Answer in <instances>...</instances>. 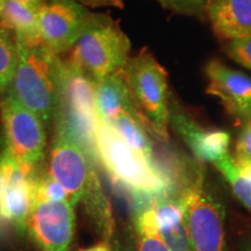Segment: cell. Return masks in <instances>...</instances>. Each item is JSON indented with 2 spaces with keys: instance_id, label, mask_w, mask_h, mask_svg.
Segmentation results:
<instances>
[{
  "instance_id": "cell-13",
  "label": "cell",
  "mask_w": 251,
  "mask_h": 251,
  "mask_svg": "<svg viewBox=\"0 0 251 251\" xmlns=\"http://www.w3.org/2000/svg\"><path fill=\"white\" fill-rule=\"evenodd\" d=\"M0 169L4 178L1 219L15 227L24 228L33 206V184L36 174H29L5 153L0 157Z\"/></svg>"
},
{
  "instance_id": "cell-29",
  "label": "cell",
  "mask_w": 251,
  "mask_h": 251,
  "mask_svg": "<svg viewBox=\"0 0 251 251\" xmlns=\"http://www.w3.org/2000/svg\"><path fill=\"white\" fill-rule=\"evenodd\" d=\"M2 185H4V178H2V172L0 169V220L1 219V194H2Z\"/></svg>"
},
{
  "instance_id": "cell-30",
  "label": "cell",
  "mask_w": 251,
  "mask_h": 251,
  "mask_svg": "<svg viewBox=\"0 0 251 251\" xmlns=\"http://www.w3.org/2000/svg\"><path fill=\"white\" fill-rule=\"evenodd\" d=\"M241 251H251V237L248 238L247 241H244L241 248Z\"/></svg>"
},
{
  "instance_id": "cell-14",
  "label": "cell",
  "mask_w": 251,
  "mask_h": 251,
  "mask_svg": "<svg viewBox=\"0 0 251 251\" xmlns=\"http://www.w3.org/2000/svg\"><path fill=\"white\" fill-rule=\"evenodd\" d=\"M207 19L225 42L251 37V0H209Z\"/></svg>"
},
{
  "instance_id": "cell-19",
  "label": "cell",
  "mask_w": 251,
  "mask_h": 251,
  "mask_svg": "<svg viewBox=\"0 0 251 251\" xmlns=\"http://www.w3.org/2000/svg\"><path fill=\"white\" fill-rule=\"evenodd\" d=\"M19 59L17 36L0 26V96H4L13 79Z\"/></svg>"
},
{
  "instance_id": "cell-26",
  "label": "cell",
  "mask_w": 251,
  "mask_h": 251,
  "mask_svg": "<svg viewBox=\"0 0 251 251\" xmlns=\"http://www.w3.org/2000/svg\"><path fill=\"white\" fill-rule=\"evenodd\" d=\"M235 166H236L237 171L240 172L243 177H246L247 179L251 180V164L250 163H235Z\"/></svg>"
},
{
  "instance_id": "cell-9",
  "label": "cell",
  "mask_w": 251,
  "mask_h": 251,
  "mask_svg": "<svg viewBox=\"0 0 251 251\" xmlns=\"http://www.w3.org/2000/svg\"><path fill=\"white\" fill-rule=\"evenodd\" d=\"M93 14L72 0H47L37 12L41 42L57 55L69 52L83 35Z\"/></svg>"
},
{
  "instance_id": "cell-25",
  "label": "cell",
  "mask_w": 251,
  "mask_h": 251,
  "mask_svg": "<svg viewBox=\"0 0 251 251\" xmlns=\"http://www.w3.org/2000/svg\"><path fill=\"white\" fill-rule=\"evenodd\" d=\"M72 1L78 2V4L85 6V7H115V8H124L125 2L124 0H72Z\"/></svg>"
},
{
  "instance_id": "cell-17",
  "label": "cell",
  "mask_w": 251,
  "mask_h": 251,
  "mask_svg": "<svg viewBox=\"0 0 251 251\" xmlns=\"http://www.w3.org/2000/svg\"><path fill=\"white\" fill-rule=\"evenodd\" d=\"M0 26L15 34L24 42H41L39 15L20 0H5L0 9Z\"/></svg>"
},
{
  "instance_id": "cell-31",
  "label": "cell",
  "mask_w": 251,
  "mask_h": 251,
  "mask_svg": "<svg viewBox=\"0 0 251 251\" xmlns=\"http://www.w3.org/2000/svg\"><path fill=\"white\" fill-rule=\"evenodd\" d=\"M4 1H5V0H0V9H1L2 4H4Z\"/></svg>"
},
{
  "instance_id": "cell-28",
  "label": "cell",
  "mask_w": 251,
  "mask_h": 251,
  "mask_svg": "<svg viewBox=\"0 0 251 251\" xmlns=\"http://www.w3.org/2000/svg\"><path fill=\"white\" fill-rule=\"evenodd\" d=\"M79 251H111V250H109V247L107 243L101 242L98 244H94L92 247L85 248V249H80Z\"/></svg>"
},
{
  "instance_id": "cell-3",
  "label": "cell",
  "mask_w": 251,
  "mask_h": 251,
  "mask_svg": "<svg viewBox=\"0 0 251 251\" xmlns=\"http://www.w3.org/2000/svg\"><path fill=\"white\" fill-rule=\"evenodd\" d=\"M97 84L83 71L65 62L61 97L52 127L75 141L94 164L98 158L99 117L96 99Z\"/></svg>"
},
{
  "instance_id": "cell-16",
  "label": "cell",
  "mask_w": 251,
  "mask_h": 251,
  "mask_svg": "<svg viewBox=\"0 0 251 251\" xmlns=\"http://www.w3.org/2000/svg\"><path fill=\"white\" fill-rule=\"evenodd\" d=\"M103 122L111 126L115 133L135 151L141 153L150 162L155 163V152L148 135V128L136 106L122 109Z\"/></svg>"
},
{
  "instance_id": "cell-7",
  "label": "cell",
  "mask_w": 251,
  "mask_h": 251,
  "mask_svg": "<svg viewBox=\"0 0 251 251\" xmlns=\"http://www.w3.org/2000/svg\"><path fill=\"white\" fill-rule=\"evenodd\" d=\"M203 183L199 168L176 200L183 212L193 251H226L224 208Z\"/></svg>"
},
{
  "instance_id": "cell-6",
  "label": "cell",
  "mask_w": 251,
  "mask_h": 251,
  "mask_svg": "<svg viewBox=\"0 0 251 251\" xmlns=\"http://www.w3.org/2000/svg\"><path fill=\"white\" fill-rule=\"evenodd\" d=\"M98 158L113 184L125 192L169 194L168 184L155 163L128 146L106 122L100 121ZM172 198V197H171Z\"/></svg>"
},
{
  "instance_id": "cell-10",
  "label": "cell",
  "mask_w": 251,
  "mask_h": 251,
  "mask_svg": "<svg viewBox=\"0 0 251 251\" xmlns=\"http://www.w3.org/2000/svg\"><path fill=\"white\" fill-rule=\"evenodd\" d=\"M74 203L36 201L31 206L27 226L42 251H68L75 229Z\"/></svg>"
},
{
  "instance_id": "cell-21",
  "label": "cell",
  "mask_w": 251,
  "mask_h": 251,
  "mask_svg": "<svg viewBox=\"0 0 251 251\" xmlns=\"http://www.w3.org/2000/svg\"><path fill=\"white\" fill-rule=\"evenodd\" d=\"M70 200L65 188L51 175L35 176L33 184V203L36 201Z\"/></svg>"
},
{
  "instance_id": "cell-27",
  "label": "cell",
  "mask_w": 251,
  "mask_h": 251,
  "mask_svg": "<svg viewBox=\"0 0 251 251\" xmlns=\"http://www.w3.org/2000/svg\"><path fill=\"white\" fill-rule=\"evenodd\" d=\"M20 1L25 2V4L29 6V7L35 9L36 12H39V9L42 7L43 4H45L47 0H20Z\"/></svg>"
},
{
  "instance_id": "cell-5",
  "label": "cell",
  "mask_w": 251,
  "mask_h": 251,
  "mask_svg": "<svg viewBox=\"0 0 251 251\" xmlns=\"http://www.w3.org/2000/svg\"><path fill=\"white\" fill-rule=\"evenodd\" d=\"M124 71L131 98L148 130L157 140L168 143L172 96L168 72L148 49L131 56Z\"/></svg>"
},
{
  "instance_id": "cell-15",
  "label": "cell",
  "mask_w": 251,
  "mask_h": 251,
  "mask_svg": "<svg viewBox=\"0 0 251 251\" xmlns=\"http://www.w3.org/2000/svg\"><path fill=\"white\" fill-rule=\"evenodd\" d=\"M157 226L171 251H193L179 203L168 194H158L155 202Z\"/></svg>"
},
{
  "instance_id": "cell-2",
  "label": "cell",
  "mask_w": 251,
  "mask_h": 251,
  "mask_svg": "<svg viewBox=\"0 0 251 251\" xmlns=\"http://www.w3.org/2000/svg\"><path fill=\"white\" fill-rule=\"evenodd\" d=\"M49 174L65 188L74 205L81 201L100 225H111V207L94 163L75 141L59 130H55Z\"/></svg>"
},
{
  "instance_id": "cell-8",
  "label": "cell",
  "mask_w": 251,
  "mask_h": 251,
  "mask_svg": "<svg viewBox=\"0 0 251 251\" xmlns=\"http://www.w3.org/2000/svg\"><path fill=\"white\" fill-rule=\"evenodd\" d=\"M2 140L6 156L35 175L36 168L45 157L47 125L39 115L21 105L8 94L0 100Z\"/></svg>"
},
{
  "instance_id": "cell-22",
  "label": "cell",
  "mask_w": 251,
  "mask_h": 251,
  "mask_svg": "<svg viewBox=\"0 0 251 251\" xmlns=\"http://www.w3.org/2000/svg\"><path fill=\"white\" fill-rule=\"evenodd\" d=\"M163 8L172 13L198 18L200 20L207 19V7L209 0H156Z\"/></svg>"
},
{
  "instance_id": "cell-18",
  "label": "cell",
  "mask_w": 251,
  "mask_h": 251,
  "mask_svg": "<svg viewBox=\"0 0 251 251\" xmlns=\"http://www.w3.org/2000/svg\"><path fill=\"white\" fill-rule=\"evenodd\" d=\"M153 206L155 203L139 214H135L137 248L139 251H171L159 234Z\"/></svg>"
},
{
  "instance_id": "cell-4",
  "label": "cell",
  "mask_w": 251,
  "mask_h": 251,
  "mask_svg": "<svg viewBox=\"0 0 251 251\" xmlns=\"http://www.w3.org/2000/svg\"><path fill=\"white\" fill-rule=\"evenodd\" d=\"M129 37L117 21L94 13L92 20L74 48L69 62L94 83L122 71L130 58Z\"/></svg>"
},
{
  "instance_id": "cell-24",
  "label": "cell",
  "mask_w": 251,
  "mask_h": 251,
  "mask_svg": "<svg viewBox=\"0 0 251 251\" xmlns=\"http://www.w3.org/2000/svg\"><path fill=\"white\" fill-rule=\"evenodd\" d=\"M235 146V163H250L251 164V117L242 121Z\"/></svg>"
},
{
  "instance_id": "cell-23",
  "label": "cell",
  "mask_w": 251,
  "mask_h": 251,
  "mask_svg": "<svg viewBox=\"0 0 251 251\" xmlns=\"http://www.w3.org/2000/svg\"><path fill=\"white\" fill-rule=\"evenodd\" d=\"M225 51L229 58L251 72V37L228 41Z\"/></svg>"
},
{
  "instance_id": "cell-12",
  "label": "cell",
  "mask_w": 251,
  "mask_h": 251,
  "mask_svg": "<svg viewBox=\"0 0 251 251\" xmlns=\"http://www.w3.org/2000/svg\"><path fill=\"white\" fill-rule=\"evenodd\" d=\"M205 75L206 92L216 97L229 114L242 121L251 117V77L219 59L207 63Z\"/></svg>"
},
{
  "instance_id": "cell-20",
  "label": "cell",
  "mask_w": 251,
  "mask_h": 251,
  "mask_svg": "<svg viewBox=\"0 0 251 251\" xmlns=\"http://www.w3.org/2000/svg\"><path fill=\"white\" fill-rule=\"evenodd\" d=\"M214 165L230 185L235 197L244 207L251 211V180L247 179L237 171L233 157L230 155L226 156Z\"/></svg>"
},
{
  "instance_id": "cell-11",
  "label": "cell",
  "mask_w": 251,
  "mask_h": 251,
  "mask_svg": "<svg viewBox=\"0 0 251 251\" xmlns=\"http://www.w3.org/2000/svg\"><path fill=\"white\" fill-rule=\"evenodd\" d=\"M170 126L201 163H218L229 155L230 135L220 129H208L191 117L171 96Z\"/></svg>"
},
{
  "instance_id": "cell-1",
  "label": "cell",
  "mask_w": 251,
  "mask_h": 251,
  "mask_svg": "<svg viewBox=\"0 0 251 251\" xmlns=\"http://www.w3.org/2000/svg\"><path fill=\"white\" fill-rule=\"evenodd\" d=\"M17 41L18 64L5 94L39 115L49 127L57 111L65 62L42 42Z\"/></svg>"
}]
</instances>
